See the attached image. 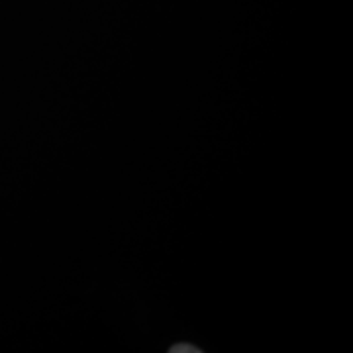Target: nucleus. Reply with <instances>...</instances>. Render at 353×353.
I'll return each mask as SVG.
<instances>
[]
</instances>
